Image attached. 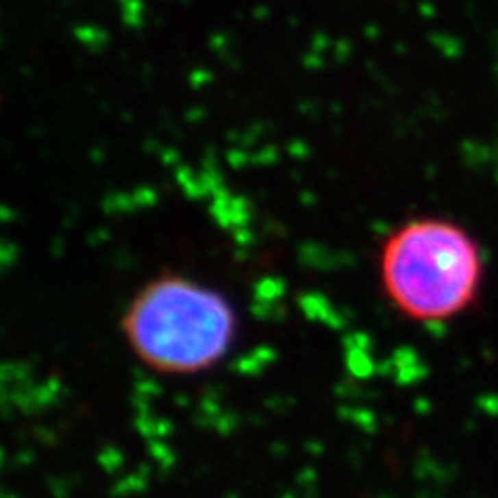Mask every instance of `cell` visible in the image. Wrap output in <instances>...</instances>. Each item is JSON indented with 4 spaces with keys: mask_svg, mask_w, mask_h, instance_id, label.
<instances>
[{
    "mask_svg": "<svg viewBox=\"0 0 498 498\" xmlns=\"http://www.w3.org/2000/svg\"><path fill=\"white\" fill-rule=\"evenodd\" d=\"M237 330V312L225 293L175 272L150 278L121 316L135 360L162 376H195L219 366Z\"/></svg>",
    "mask_w": 498,
    "mask_h": 498,
    "instance_id": "obj_2",
    "label": "cell"
},
{
    "mask_svg": "<svg viewBox=\"0 0 498 498\" xmlns=\"http://www.w3.org/2000/svg\"><path fill=\"white\" fill-rule=\"evenodd\" d=\"M380 287L405 320L438 326L471 314L484 299L488 253L480 237L451 216H413L378 251Z\"/></svg>",
    "mask_w": 498,
    "mask_h": 498,
    "instance_id": "obj_1",
    "label": "cell"
}]
</instances>
